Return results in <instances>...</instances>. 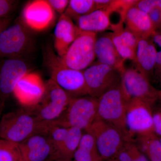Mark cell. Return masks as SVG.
Returning <instances> with one entry per match:
<instances>
[{"label": "cell", "mask_w": 161, "mask_h": 161, "mask_svg": "<svg viewBox=\"0 0 161 161\" xmlns=\"http://www.w3.org/2000/svg\"><path fill=\"white\" fill-rule=\"evenodd\" d=\"M120 86L126 102L140 99L153 105L159 97L160 91L154 88L149 78L136 68L125 69L121 75Z\"/></svg>", "instance_id": "cell-7"}, {"label": "cell", "mask_w": 161, "mask_h": 161, "mask_svg": "<svg viewBox=\"0 0 161 161\" xmlns=\"http://www.w3.org/2000/svg\"><path fill=\"white\" fill-rule=\"evenodd\" d=\"M141 149L147 153L151 161H161V144L154 132L136 136Z\"/></svg>", "instance_id": "cell-23"}, {"label": "cell", "mask_w": 161, "mask_h": 161, "mask_svg": "<svg viewBox=\"0 0 161 161\" xmlns=\"http://www.w3.org/2000/svg\"><path fill=\"white\" fill-rule=\"evenodd\" d=\"M45 84L43 98L36 105L27 108L40 121L51 123L60 117L73 98L51 79Z\"/></svg>", "instance_id": "cell-5"}, {"label": "cell", "mask_w": 161, "mask_h": 161, "mask_svg": "<svg viewBox=\"0 0 161 161\" xmlns=\"http://www.w3.org/2000/svg\"><path fill=\"white\" fill-rule=\"evenodd\" d=\"M135 6L141 11L148 14L153 8L157 6V0L137 1Z\"/></svg>", "instance_id": "cell-32"}, {"label": "cell", "mask_w": 161, "mask_h": 161, "mask_svg": "<svg viewBox=\"0 0 161 161\" xmlns=\"http://www.w3.org/2000/svg\"><path fill=\"white\" fill-rule=\"evenodd\" d=\"M159 100V99H158ZM158 107H152L153 130L156 134L161 136V102Z\"/></svg>", "instance_id": "cell-30"}, {"label": "cell", "mask_w": 161, "mask_h": 161, "mask_svg": "<svg viewBox=\"0 0 161 161\" xmlns=\"http://www.w3.org/2000/svg\"><path fill=\"white\" fill-rule=\"evenodd\" d=\"M68 130L69 128L55 125L51 123L47 133L55 147L56 152L64 142Z\"/></svg>", "instance_id": "cell-27"}, {"label": "cell", "mask_w": 161, "mask_h": 161, "mask_svg": "<svg viewBox=\"0 0 161 161\" xmlns=\"http://www.w3.org/2000/svg\"><path fill=\"white\" fill-rule=\"evenodd\" d=\"M23 161H52L56 150L47 133L35 134L19 144Z\"/></svg>", "instance_id": "cell-13"}, {"label": "cell", "mask_w": 161, "mask_h": 161, "mask_svg": "<svg viewBox=\"0 0 161 161\" xmlns=\"http://www.w3.org/2000/svg\"><path fill=\"white\" fill-rule=\"evenodd\" d=\"M54 11L58 12L61 14H64L68 6V0H48L47 1Z\"/></svg>", "instance_id": "cell-33"}, {"label": "cell", "mask_w": 161, "mask_h": 161, "mask_svg": "<svg viewBox=\"0 0 161 161\" xmlns=\"http://www.w3.org/2000/svg\"><path fill=\"white\" fill-rule=\"evenodd\" d=\"M95 51L98 63L111 67L121 73L125 69L124 65L125 61L119 54L110 33L97 37Z\"/></svg>", "instance_id": "cell-17"}, {"label": "cell", "mask_w": 161, "mask_h": 161, "mask_svg": "<svg viewBox=\"0 0 161 161\" xmlns=\"http://www.w3.org/2000/svg\"><path fill=\"white\" fill-rule=\"evenodd\" d=\"M17 1L0 0V19L8 18L16 7Z\"/></svg>", "instance_id": "cell-29"}, {"label": "cell", "mask_w": 161, "mask_h": 161, "mask_svg": "<svg viewBox=\"0 0 161 161\" xmlns=\"http://www.w3.org/2000/svg\"><path fill=\"white\" fill-rule=\"evenodd\" d=\"M82 131L78 128H69L68 132L64 142L56 151L54 159L72 160L83 135Z\"/></svg>", "instance_id": "cell-21"}, {"label": "cell", "mask_w": 161, "mask_h": 161, "mask_svg": "<svg viewBox=\"0 0 161 161\" xmlns=\"http://www.w3.org/2000/svg\"><path fill=\"white\" fill-rule=\"evenodd\" d=\"M159 140H160V143L161 144V137L160 138H159Z\"/></svg>", "instance_id": "cell-42"}, {"label": "cell", "mask_w": 161, "mask_h": 161, "mask_svg": "<svg viewBox=\"0 0 161 161\" xmlns=\"http://www.w3.org/2000/svg\"><path fill=\"white\" fill-rule=\"evenodd\" d=\"M132 161H149L147 158L143 154L141 153L137 158L133 159Z\"/></svg>", "instance_id": "cell-37"}, {"label": "cell", "mask_w": 161, "mask_h": 161, "mask_svg": "<svg viewBox=\"0 0 161 161\" xmlns=\"http://www.w3.org/2000/svg\"><path fill=\"white\" fill-rule=\"evenodd\" d=\"M95 10L94 0H70L64 14L72 20H76Z\"/></svg>", "instance_id": "cell-24"}, {"label": "cell", "mask_w": 161, "mask_h": 161, "mask_svg": "<svg viewBox=\"0 0 161 161\" xmlns=\"http://www.w3.org/2000/svg\"><path fill=\"white\" fill-rule=\"evenodd\" d=\"M152 106L140 99H133L126 102V125L132 138L134 135L154 132Z\"/></svg>", "instance_id": "cell-11"}, {"label": "cell", "mask_w": 161, "mask_h": 161, "mask_svg": "<svg viewBox=\"0 0 161 161\" xmlns=\"http://www.w3.org/2000/svg\"><path fill=\"white\" fill-rule=\"evenodd\" d=\"M28 73V66L22 58H0V110L19 80Z\"/></svg>", "instance_id": "cell-12"}, {"label": "cell", "mask_w": 161, "mask_h": 161, "mask_svg": "<svg viewBox=\"0 0 161 161\" xmlns=\"http://www.w3.org/2000/svg\"><path fill=\"white\" fill-rule=\"evenodd\" d=\"M141 153L134 141H128L111 158V161H132Z\"/></svg>", "instance_id": "cell-26"}, {"label": "cell", "mask_w": 161, "mask_h": 161, "mask_svg": "<svg viewBox=\"0 0 161 161\" xmlns=\"http://www.w3.org/2000/svg\"><path fill=\"white\" fill-rule=\"evenodd\" d=\"M110 34L115 48L122 59L125 61L126 60H130L134 62L136 52L124 45L116 32L112 31Z\"/></svg>", "instance_id": "cell-28"}, {"label": "cell", "mask_w": 161, "mask_h": 161, "mask_svg": "<svg viewBox=\"0 0 161 161\" xmlns=\"http://www.w3.org/2000/svg\"><path fill=\"white\" fill-rule=\"evenodd\" d=\"M98 108L95 119L114 125L133 139L126 125V102L122 94L120 83L104 93L98 98Z\"/></svg>", "instance_id": "cell-6"}, {"label": "cell", "mask_w": 161, "mask_h": 161, "mask_svg": "<svg viewBox=\"0 0 161 161\" xmlns=\"http://www.w3.org/2000/svg\"><path fill=\"white\" fill-rule=\"evenodd\" d=\"M2 110H0V116H1V113H2Z\"/></svg>", "instance_id": "cell-41"}, {"label": "cell", "mask_w": 161, "mask_h": 161, "mask_svg": "<svg viewBox=\"0 0 161 161\" xmlns=\"http://www.w3.org/2000/svg\"><path fill=\"white\" fill-rule=\"evenodd\" d=\"M124 23L125 27L138 40L150 38L155 31L148 14L141 11L135 5L128 9Z\"/></svg>", "instance_id": "cell-18"}, {"label": "cell", "mask_w": 161, "mask_h": 161, "mask_svg": "<svg viewBox=\"0 0 161 161\" xmlns=\"http://www.w3.org/2000/svg\"><path fill=\"white\" fill-rule=\"evenodd\" d=\"M157 49L149 38L138 40L134 63L136 69L149 78L156 65Z\"/></svg>", "instance_id": "cell-19"}, {"label": "cell", "mask_w": 161, "mask_h": 161, "mask_svg": "<svg viewBox=\"0 0 161 161\" xmlns=\"http://www.w3.org/2000/svg\"><path fill=\"white\" fill-rule=\"evenodd\" d=\"M54 10L47 1L37 0L28 3L23 9L22 20L26 26L35 31H42L54 19Z\"/></svg>", "instance_id": "cell-15"}, {"label": "cell", "mask_w": 161, "mask_h": 161, "mask_svg": "<svg viewBox=\"0 0 161 161\" xmlns=\"http://www.w3.org/2000/svg\"><path fill=\"white\" fill-rule=\"evenodd\" d=\"M45 92V84L39 75L28 73L17 84L14 92L16 98L25 107L36 105Z\"/></svg>", "instance_id": "cell-14"}, {"label": "cell", "mask_w": 161, "mask_h": 161, "mask_svg": "<svg viewBox=\"0 0 161 161\" xmlns=\"http://www.w3.org/2000/svg\"><path fill=\"white\" fill-rule=\"evenodd\" d=\"M160 81H161V78H160Z\"/></svg>", "instance_id": "cell-43"}, {"label": "cell", "mask_w": 161, "mask_h": 161, "mask_svg": "<svg viewBox=\"0 0 161 161\" xmlns=\"http://www.w3.org/2000/svg\"><path fill=\"white\" fill-rule=\"evenodd\" d=\"M148 14L155 30L161 29V9L158 7H154Z\"/></svg>", "instance_id": "cell-31"}, {"label": "cell", "mask_w": 161, "mask_h": 161, "mask_svg": "<svg viewBox=\"0 0 161 161\" xmlns=\"http://www.w3.org/2000/svg\"><path fill=\"white\" fill-rule=\"evenodd\" d=\"M50 123L40 121L29 108L9 112L0 119V138L20 144L31 136L47 133Z\"/></svg>", "instance_id": "cell-1"}, {"label": "cell", "mask_w": 161, "mask_h": 161, "mask_svg": "<svg viewBox=\"0 0 161 161\" xmlns=\"http://www.w3.org/2000/svg\"><path fill=\"white\" fill-rule=\"evenodd\" d=\"M98 105V98L88 95L72 98L63 113L52 123L66 128L86 130L95 120Z\"/></svg>", "instance_id": "cell-3"}, {"label": "cell", "mask_w": 161, "mask_h": 161, "mask_svg": "<svg viewBox=\"0 0 161 161\" xmlns=\"http://www.w3.org/2000/svg\"><path fill=\"white\" fill-rule=\"evenodd\" d=\"M94 137L96 147L102 158H112L125 143L134 141L114 125L95 119L86 130Z\"/></svg>", "instance_id": "cell-4"}, {"label": "cell", "mask_w": 161, "mask_h": 161, "mask_svg": "<svg viewBox=\"0 0 161 161\" xmlns=\"http://www.w3.org/2000/svg\"><path fill=\"white\" fill-rule=\"evenodd\" d=\"M52 161H72V160L64 159L57 158L53 160Z\"/></svg>", "instance_id": "cell-38"}, {"label": "cell", "mask_w": 161, "mask_h": 161, "mask_svg": "<svg viewBox=\"0 0 161 161\" xmlns=\"http://www.w3.org/2000/svg\"><path fill=\"white\" fill-rule=\"evenodd\" d=\"M112 0H94L95 10L105 9L110 6Z\"/></svg>", "instance_id": "cell-34"}, {"label": "cell", "mask_w": 161, "mask_h": 161, "mask_svg": "<svg viewBox=\"0 0 161 161\" xmlns=\"http://www.w3.org/2000/svg\"><path fill=\"white\" fill-rule=\"evenodd\" d=\"M77 24L81 31L95 33L111 29L112 22L108 13L105 9H98L82 16L77 20Z\"/></svg>", "instance_id": "cell-20"}, {"label": "cell", "mask_w": 161, "mask_h": 161, "mask_svg": "<svg viewBox=\"0 0 161 161\" xmlns=\"http://www.w3.org/2000/svg\"><path fill=\"white\" fill-rule=\"evenodd\" d=\"M10 21L11 19L9 18L0 19V34L9 26Z\"/></svg>", "instance_id": "cell-35"}, {"label": "cell", "mask_w": 161, "mask_h": 161, "mask_svg": "<svg viewBox=\"0 0 161 161\" xmlns=\"http://www.w3.org/2000/svg\"><path fill=\"white\" fill-rule=\"evenodd\" d=\"M94 137L89 133L83 134L74 155V161H101Z\"/></svg>", "instance_id": "cell-22"}, {"label": "cell", "mask_w": 161, "mask_h": 161, "mask_svg": "<svg viewBox=\"0 0 161 161\" xmlns=\"http://www.w3.org/2000/svg\"><path fill=\"white\" fill-rule=\"evenodd\" d=\"M0 161H23L19 144L0 139Z\"/></svg>", "instance_id": "cell-25"}, {"label": "cell", "mask_w": 161, "mask_h": 161, "mask_svg": "<svg viewBox=\"0 0 161 161\" xmlns=\"http://www.w3.org/2000/svg\"><path fill=\"white\" fill-rule=\"evenodd\" d=\"M157 7H158L161 10V0H157Z\"/></svg>", "instance_id": "cell-39"}, {"label": "cell", "mask_w": 161, "mask_h": 161, "mask_svg": "<svg viewBox=\"0 0 161 161\" xmlns=\"http://www.w3.org/2000/svg\"><path fill=\"white\" fill-rule=\"evenodd\" d=\"M46 59L51 78L72 98L88 95L83 71L69 68L60 62L59 56L51 51L47 52Z\"/></svg>", "instance_id": "cell-2"}, {"label": "cell", "mask_w": 161, "mask_h": 161, "mask_svg": "<svg viewBox=\"0 0 161 161\" xmlns=\"http://www.w3.org/2000/svg\"><path fill=\"white\" fill-rule=\"evenodd\" d=\"M97 35L95 33L81 31L70 45L66 53L59 57L65 66L84 71L92 65L96 57L95 51Z\"/></svg>", "instance_id": "cell-8"}, {"label": "cell", "mask_w": 161, "mask_h": 161, "mask_svg": "<svg viewBox=\"0 0 161 161\" xmlns=\"http://www.w3.org/2000/svg\"><path fill=\"white\" fill-rule=\"evenodd\" d=\"M159 76L160 78H161V69L159 70Z\"/></svg>", "instance_id": "cell-40"}, {"label": "cell", "mask_w": 161, "mask_h": 161, "mask_svg": "<svg viewBox=\"0 0 161 161\" xmlns=\"http://www.w3.org/2000/svg\"><path fill=\"white\" fill-rule=\"evenodd\" d=\"M156 68L158 70L161 69V50L157 51Z\"/></svg>", "instance_id": "cell-36"}, {"label": "cell", "mask_w": 161, "mask_h": 161, "mask_svg": "<svg viewBox=\"0 0 161 161\" xmlns=\"http://www.w3.org/2000/svg\"><path fill=\"white\" fill-rule=\"evenodd\" d=\"M81 32L69 17L61 14L54 30V47L59 57L64 54Z\"/></svg>", "instance_id": "cell-16"}, {"label": "cell", "mask_w": 161, "mask_h": 161, "mask_svg": "<svg viewBox=\"0 0 161 161\" xmlns=\"http://www.w3.org/2000/svg\"><path fill=\"white\" fill-rule=\"evenodd\" d=\"M27 26L21 19L0 34V58H21L31 44Z\"/></svg>", "instance_id": "cell-9"}, {"label": "cell", "mask_w": 161, "mask_h": 161, "mask_svg": "<svg viewBox=\"0 0 161 161\" xmlns=\"http://www.w3.org/2000/svg\"><path fill=\"white\" fill-rule=\"evenodd\" d=\"M83 71L88 95L94 98H99L120 82L121 73L119 71L98 62Z\"/></svg>", "instance_id": "cell-10"}]
</instances>
